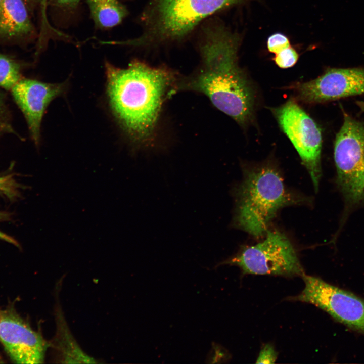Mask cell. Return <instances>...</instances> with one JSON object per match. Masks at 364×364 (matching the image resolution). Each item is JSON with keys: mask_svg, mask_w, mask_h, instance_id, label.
<instances>
[{"mask_svg": "<svg viewBox=\"0 0 364 364\" xmlns=\"http://www.w3.org/2000/svg\"><path fill=\"white\" fill-rule=\"evenodd\" d=\"M298 58L296 51L290 46L275 54L274 61L280 68L286 69L293 66Z\"/></svg>", "mask_w": 364, "mask_h": 364, "instance_id": "16", "label": "cell"}, {"mask_svg": "<svg viewBox=\"0 0 364 364\" xmlns=\"http://www.w3.org/2000/svg\"><path fill=\"white\" fill-rule=\"evenodd\" d=\"M80 1V0H55V2L60 6L70 8L75 6Z\"/></svg>", "mask_w": 364, "mask_h": 364, "instance_id": "21", "label": "cell"}, {"mask_svg": "<svg viewBox=\"0 0 364 364\" xmlns=\"http://www.w3.org/2000/svg\"><path fill=\"white\" fill-rule=\"evenodd\" d=\"M67 85L66 81L50 83L23 77L10 90L25 118L35 145L40 142L41 124L46 109L54 99L65 92Z\"/></svg>", "mask_w": 364, "mask_h": 364, "instance_id": "11", "label": "cell"}, {"mask_svg": "<svg viewBox=\"0 0 364 364\" xmlns=\"http://www.w3.org/2000/svg\"><path fill=\"white\" fill-rule=\"evenodd\" d=\"M236 197L234 223L256 237L266 233L279 209L300 201L286 189L279 172L267 166L246 173Z\"/></svg>", "mask_w": 364, "mask_h": 364, "instance_id": "4", "label": "cell"}, {"mask_svg": "<svg viewBox=\"0 0 364 364\" xmlns=\"http://www.w3.org/2000/svg\"><path fill=\"white\" fill-rule=\"evenodd\" d=\"M201 32L198 46L201 68L179 83L178 88L205 95L217 109L245 124L252 117L254 96L238 65L240 36L213 22L204 24Z\"/></svg>", "mask_w": 364, "mask_h": 364, "instance_id": "1", "label": "cell"}, {"mask_svg": "<svg viewBox=\"0 0 364 364\" xmlns=\"http://www.w3.org/2000/svg\"><path fill=\"white\" fill-rule=\"evenodd\" d=\"M110 107L129 139L146 145L153 140L162 105L174 84V73L134 60L125 68L105 63Z\"/></svg>", "mask_w": 364, "mask_h": 364, "instance_id": "2", "label": "cell"}, {"mask_svg": "<svg viewBox=\"0 0 364 364\" xmlns=\"http://www.w3.org/2000/svg\"><path fill=\"white\" fill-rule=\"evenodd\" d=\"M357 105L359 107L360 112H364V101H358L356 102Z\"/></svg>", "mask_w": 364, "mask_h": 364, "instance_id": "23", "label": "cell"}, {"mask_svg": "<svg viewBox=\"0 0 364 364\" xmlns=\"http://www.w3.org/2000/svg\"><path fill=\"white\" fill-rule=\"evenodd\" d=\"M305 286L291 300L308 303L322 309L337 321L364 335V300L321 278L302 275Z\"/></svg>", "mask_w": 364, "mask_h": 364, "instance_id": "8", "label": "cell"}, {"mask_svg": "<svg viewBox=\"0 0 364 364\" xmlns=\"http://www.w3.org/2000/svg\"><path fill=\"white\" fill-rule=\"evenodd\" d=\"M45 2H46V0H42V2L43 3H44Z\"/></svg>", "mask_w": 364, "mask_h": 364, "instance_id": "26", "label": "cell"}, {"mask_svg": "<svg viewBox=\"0 0 364 364\" xmlns=\"http://www.w3.org/2000/svg\"><path fill=\"white\" fill-rule=\"evenodd\" d=\"M298 98L315 104L364 94V69L330 68L311 81L296 86Z\"/></svg>", "mask_w": 364, "mask_h": 364, "instance_id": "10", "label": "cell"}, {"mask_svg": "<svg viewBox=\"0 0 364 364\" xmlns=\"http://www.w3.org/2000/svg\"><path fill=\"white\" fill-rule=\"evenodd\" d=\"M20 188L12 175L0 176V195L13 200L19 196Z\"/></svg>", "mask_w": 364, "mask_h": 364, "instance_id": "17", "label": "cell"}, {"mask_svg": "<svg viewBox=\"0 0 364 364\" xmlns=\"http://www.w3.org/2000/svg\"><path fill=\"white\" fill-rule=\"evenodd\" d=\"M57 332L55 347L64 363H96L78 346L67 328L61 314L57 315Z\"/></svg>", "mask_w": 364, "mask_h": 364, "instance_id": "13", "label": "cell"}, {"mask_svg": "<svg viewBox=\"0 0 364 364\" xmlns=\"http://www.w3.org/2000/svg\"><path fill=\"white\" fill-rule=\"evenodd\" d=\"M248 1L150 0L140 16L142 34L118 44L150 48L178 42L209 17Z\"/></svg>", "mask_w": 364, "mask_h": 364, "instance_id": "3", "label": "cell"}, {"mask_svg": "<svg viewBox=\"0 0 364 364\" xmlns=\"http://www.w3.org/2000/svg\"><path fill=\"white\" fill-rule=\"evenodd\" d=\"M21 71L19 63L0 53V88L10 91L23 78Z\"/></svg>", "mask_w": 364, "mask_h": 364, "instance_id": "15", "label": "cell"}, {"mask_svg": "<svg viewBox=\"0 0 364 364\" xmlns=\"http://www.w3.org/2000/svg\"><path fill=\"white\" fill-rule=\"evenodd\" d=\"M272 112L281 129L299 154L317 191L321 176L320 128L293 99L272 109Z\"/></svg>", "mask_w": 364, "mask_h": 364, "instance_id": "7", "label": "cell"}, {"mask_svg": "<svg viewBox=\"0 0 364 364\" xmlns=\"http://www.w3.org/2000/svg\"><path fill=\"white\" fill-rule=\"evenodd\" d=\"M3 358H2L1 356L0 355V363H4V361L3 360Z\"/></svg>", "mask_w": 364, "mask_h": 364, "instance_id": "24", "label": "cell"}, {"mask_svg": "<svg viewBox=\"0 0 364 364\" xmlns=\"http://www.w3.org/2000/svg\"><path fill=\"white\" fill-rule=\"evenodd\" d=\"M24 0H3L0 7V39L22 38L34 33Z\"/></svg>", "mask_w": 364, "mask_h": 364, "instance_id": "12", "label": "cell"}, {"mask_svg": "<svg viewBox=\"0 0 364 364\" xmlns=\"http://www.w3.org/2000/svg\"><path fill=\"white\" fill-rule=\"evenodd\" d=\"M0 342L10 359L16 363H43L50 344L10 305L0 310Z\"/></svg>", "mask_w": 364, "mask_h": 364, "instance_id": "9", "label": "cell"}, {"mask_svg": "<svg viewBox=\"0 0 364 364\" xmlns=\"http://www.w3.org/2000/svg\"><path fill=\"white\" fill-rule=\"evenodd\" d=\"M290 46V42L288 37L280 33H276L270 35L267 41V47L268 51L275 54Z\"/></svg>", "mask_w": 364, "mask_h": 364, "instance_id": "19", "label": "cell"}, {"mask_svg": "<svg viewBox=\"0 0 364 364\" xmlns=\"http://www.w3.org/2000/svg\"><path fill=\"white\" fill-rule=\"evenodd\" d=\"M97 27L108 29L122 22L128 15L126 7L118 0H87Z\"/></svg>", "mask_w": 364, "mask_h": 364, "instance_id": "14", "label": "cell"}, {"mask_svg": "<svg viewBox=\"0 0 364 364\" xmlns=\"http://www.w3.org/2000/svg\"><path fill=\"white\" fill-rule=\"evenodd\" d=\"M265 238L244 246L234 256L217 264L239 267L243 275L302 276L303 269L292 244L283 234L267 230Z\"/></svg>", "mask_w": 364, "mask_h": 364, "instance_id": "5", "label": "cell"}, {"mask_svg": "<svg viewBox=\"0 0 364 364\" xmlns=\"http://www.w3.org/2000/svg\"><path fill=\"white\" fill-rule=\"evenodd\" d=\"M16 133L12 126L10 113L4 95L0 91V137L5 134Z\"/></svg>", "mask_w": 364, "mask_h": 364, "instance_id": "18", "label": "cell"}, {"mask_svg": "<svg viewBox=\"0 0 364 364\" xmlns=\"http://www.w3.org/2000/svg\"><path fill=\"white\" fill-rule=\"evenodd\" d=\"M2 2H3V0H0V7L2 5Z\"/></svg>", "mask_w": 364, "mask_h": 364, "instance_id": "25", "label": "cell"}, {"mask_svg": "<svg viewBox=\"0 0 364 364\" xmlns=\"http://www.w3.org/2000/svg\"><path fill=\"white\" fill-rule=\"evenodd\" d=\"M278 357V353L273 346L270 344H265L261 349L257 358L256 363H274Z\"/></svg>", "mask_w": 364, "mask_h": 364, "instance_id": "20", "label": "cell"}, {"mask_svg": "<svg viewBox=\"0 0 364 364\" xmlns=\"http://www.w3.org/2000/svg\"><path fill=\"white\" fill-rule=\"evenodd\" d=\"M27 5L33 6L37 4L40 0H24Z\"/></svg>", "mask_w": 364, "mask_h": 364, "instance_id": "22", "label": "cell"}, {"mask_svg": "<svg viewBox=\"0 0 364 364\" xmlns=\"http://www.w3.org/2000/svg\"><path fill=\"white\" fill-rule=\"evenodd\" d=\"M334 156L337 183L346 202L358 204L364 199V121L344 113Z\"/></svg>", "mask_w": 364, "mask_h": 364, "instance_id": "6", "label": "cell"}]
</instances>
